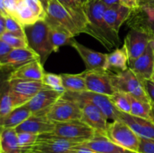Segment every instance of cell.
I'll use <instances>...</instances> for the list:
<instances>
[{"label": "cell", "mask_w": 154, "mask_h": 153, "mask_svg": "<svg viewBox=\"0 0 154 153\" xmlns=\"http://www.w3.org/2000/svg\"><path fill=\"white\" fill-rule=\"evenodd\" d=\"M153 75H154V69H153Z\"/></svg>", "instance_id": "11a10c76"}, {"label": "cell", "mask_w": 154, "mask_h": 153, "mask_svg": "<svg viewBox=\"0 0 154 153\" xmlns=\"http://www.w3.org/2000/svg\"><path fill=\"white\" fill-rule=\"evenodd\" d=\"M147 27H148L149 30H150V32L154 37V21L150 22H147Z\"/></svg>", "instance_id": "bcb514c9"}, {"label": "cell", "mask_w": 154, "mask_h": 153, "mask_svg": "<svg viewBox=\"0 0 154 153\" xmlns=\"http://www.w3.org/2000/svg\"><path fill=\"white\" fill-rule=\"evenodd\" d=\"M7 88L14 100L16 107L29 101L40 90L45 88L42 80L26 79H8Z\"/></svg>", "instance_id": "5b68a950"}, {"label": "cell", "mask_w": 154, "mask_h": 153, "mask_svg": "<svg viewBox=\"0 0 154 153\" xmlns=\"http://www.w3.org/2000/svg\"><path fill=\"white\" fill-rule=\"evenodd\" d=\"M63 96L66 98L75 100L78 104L90 103L95 105L102 111L108 119L112 120V122L120 120V111H119L111 103L109 96L98 94L88 90L82 92L66 91L63 93Z\"/></svg>", "instance_id": "277c9868"}, {"label": "cell", "mask_w": 154, "mask_h": 153, "mask_svg": "<svg viewBox=\"0 0 154 153\" xmlns=\"http://www.w3.org/2000/svg\"><path fill=\"white\" fill-rule=\"evenodd\" d=\"M111 76L116 91L130 94L141 101L150 103L144 90L142 81L132 69L129 68L127 70L117 73L111 71Z\"/></svg>", "instance_id": "3957f363"}, {"label": "cell", "mask_w": 154, "mask_h": 153, "mask_svg": "<svg viewBox=\"0 0 154 153\" xmlns=\"http://www.w3.org/2000/svg\"><path fill=\"white\" fill-rule=\"evenodd\" d=\"M32 115L29 109L25 104L9 112L1 118V128H16Z\"/></svg>", "instance_id": "d4e9b609"}, {"label": "cell", "mask_w": 154, "mask_h": 153, "mask_svg": "<svg viewBox=\"0 0 154 153\" xmlns=\"http://www.w3.org/2000/svg\"><path fill=\"white\" fill-rule=\"evenodd\" d=\"M138 153H154V140L140 138Z\"/></svg>", "instance_id": "f35d334b"}, {"label": "cell", "mask_w": 154, "mask_h": 153, "mask_svg": "<svg viewBox=\"0 0 154 153\" xmlns=\"http://www.w3.org/2000/svg\"><path fill=\"white\" fill-rule=\"evenodd\" d=\"M100 1L105 4L107 8L120 4V0H100Z\"/></svg>", "instance_id": "f6af8a7d"}, {"label": "cell", "mask_w": 154, "mask_h": 153, "mask_svg": "<svg viewBox=\"0 0 154 153\" xmlns=\"http://www.w3.org/2000/svg\"><path fill=\"white\" fill-rule=\"evenodd\" d=\"M45 20L64 27L74 36L82 33L73 16L57 0H50Z\"/></svg>", "instance_id": "8fae6325"}, {"label": "cell", "mask_w": 154, "mask_h": 153, "mask_svg": "<svg viewBox=\"0 0 154 153\" xmlns=\"http://www.w3.org/2000/svg\"><path fill=\"white\" fill-rule=\"evenodd\" d=\"M63 83L66 91L82 92L87 90L85 72L81 74H61Z\"/></svg>", "instance_id": "83f0119b"}, {"label": "cell", "mask_w": 154, "mask_h": 153, "mask_svg": "<svg viewBox=\"0 0 154 153\" xmlns=\"http://www.w3.org/2000/svg\"><path fill=\"white\" fill-rule=\"evenodd\" d=\"M45 72L41 59H36L27 63L11 72L8 79H26L42 80Z\"/></svg>", "instance_id": "7402d4cb"}, {"label": "cell", "mask_w": 154, "mask_h": 153, "mask_svg": "<svg viewBox=\"0 0 154 153\" xmlns=\"http://www.w3.org/2000/svg\"><path fill=\"white\" fill-rule=\"evenodd\" d=\"M47 116L55 123L65 122L81 119L82 111L81 105L78 102L62 96L50 108L47 112Z\"/></svg>", "instance_id": "30bf717a"}, {"label": "cell", "mask_w": 154, "mask_h": 153, "mask_svg": "<svg viewBox=\"0 0 154 153\" xmlns=\"http://www.w3.org/2000/svg\"><path fill=\"white\" fill-rule=\"evenodd\" d=\"M41 1L42 2V3H43L44 6H45V9H46V10H47V8H48V4H49V2H50V0H41Z\"/></svg>", "instance_id": "7dc6e473"}, {"label": "cell", "mask_w": 154, "mask_h": 153, "mask_svg": "<svg viewBox=\"0 0 154 153\" xmlns=\"http://www.w3.org/2000/svg\"><path fill=\"white\" fill-rule=\"evenodd\" d=\"M29 46L40 57L42 64L54 52L51 41V28L45 20H39L32 25L24 26Z\"/></svg>", "instance_id": "7a4b0ae2"}, {"label": "cell", "mask_w": 154, "mask_h": 153, "mask_svg": "<svg viewBox=\"0 0 154 153\" xmlns=\"http://www.w3.org/2000/svg\"><path fill=\"white\" fill-rule=\"evenodd\" d=\"M6 32V16L0 14V34Z\"/></svg>", "instance_id": "ee69618b"}, {"label": "cell", "mask_w": 154, "mask_h": 153, "mask_svg": "<svg viewBox=\"0 0 154 153\" xmlns=\"http://www.w3.org/2000/svg\"><path fill=\"white\" fill-rule=\"evenodd\" d=\"M142 83L150 103L154 104V80L152 79L144 80Z\"/></svg>", "instance_id": "ab89813d"}, {"label": "cell", "mask_w": 154, "mask_h": 153, "mask_svg": "<svg viewBox=\"0 0 154 153\" xmlns=\"http://www.w3.org/2000/svg\"><path fill=\"white\" fill-rule=\"evenodd\" d=\"M106 136L123 148L138 153L140 137L121 120L113 121L108 124Z\"/></svg>", "instance_id": "8992f818"}, {"label": "cell", "mask_w": 154, "mask_h": 153, "mask_svg": "<svg viewBox=\"0 0 154 153\" xmlns=\"http://www.w3.org/2000/svg\"><path fill=\"white\" fill-rule=\"evenodd\" d=\"M68 153H98V152H96L93 151L92 149H90V148L84 146H82V143H81V145L74 147V148H72V149L69 150Z\"/></svg>", "instance_id": "7bdbcfd3"}, {"label": "cell", "mask_w": 154, "mask_h": 153, "mask_svg": "<svg viewBox=\"0 0 154 153\" xmlns=\"http://www.w3.org/2000/svg\"><path fill=\"white\" fill-rule=\"evenodd\" d=\"M131 13V9L119 4L107 8L104 17L108 26L114 32L119 34L120 27L129 19Z\"/></svg>", "instance_id": "44dd1931"}, {"label": "cell", "mask_w": 154, "mask_h": 153, "mask_svg": "<svg viewBox=\"0 0 154 153\" xmlns=\"http://www.w3.org/2000/svg\"><path fill=\"white\" fill-rule=\"evenodd\" d=\"M154 39L150 30L146 28H131L124 39V45L129 55V64L135 61L148 46Z\"/></svg>", "instance_id": "9c48e42d"}, {"label": "cell", "mask_w": 154, "mask_h": 153, "mask_svg": "<svg viewBox=\"0 0 154 153\" xmlns=\"http://www.w3.org/2000/svg\"><path fill=\"white\" fill-rule=\"evenodd\" d=\"M144 5H154V0H148L147 2L144 4H143L142 6Z\"/></svg>", "instance_id": "681fc988"}, {"label": "cell", "mask_w": 154, "mask_h": 153, "mask_svg": "<svg viewBox=\"0 0 154 153\" xmlns=\"http://www.w3.org/2000/svg\"><path fill=\"white\" fill-rule=\"evenodd\" d=\"M151 120L154 122V104H151Z\"/></svg>", "instance_id": "c3c4849f"}, {"label": "cell", "mask_w": 154, "mask_h": 153, "mask_svg": "<svg viewBox=\"0 0 154 153\" xmlns=\"http://www.w3.org/2000/svg\"><path fill=\"white\" fill-rule=\"evenodd\" d=\"M46 22H48L51 28L50 32L51 41L54 52H58L59 49L63 45L71 44V42L75 36L69 30L54 22H48V21Z\"/></svg>", "instance_id": "cb8c5ba5"}, {"label": "cell", "mask_w": 154, "mask_h": 153, "mask_svg": "<svg viewBox=\"0 0 154 153\" xmlns=\"http://www.w3.org/2000/svg\"><path fill=\"white\" fill-rule=\"evenodd\" d=\"M120 4L132 10H136L141 8L139 0H120Z\"/></svg>", "instance_id": "60d3db41"}, {"label": "cell", "mask_w": 154, "mask_h": 153, "mask_svg": "<svg viewBox=\"0 0 154 153\" xmlns=\"http://www.w3.org/2000/svg\"><path fill=\"white\" fill-rule=\"evenodd\" d=\"M1 153H28L30 148L20 146L15 128H1L0 135Z\"/></svg>", "instance_id": "603a6c76"}, {"label": "cell", "mask_w": 154, "mask_h": 153, "mask_svg": "<svg viewBox=\"0 0 154 153\" xmlns=\"http://www.w3.org/2000/svg\"><path fill=\"white\" fill-rule=\"evenodd\" d=\"M152 80H154V75H153V76H152V78H151Z\"/></svg>", "instance_id": "db71d44e"}, {"label": "cell", "mask_w": 154, "mask_h": 153, "mask_svg": "<svg viewBox=\"0 0 154 153\" xmlns=\"http://www.w3.org/2000/svg\"><path fill=\"white\" fill-rule=\"evenodd\" d=\"M131 104V115L151 119V104L141 101L129 94Z\"/></svg>", "instance_id": "f546056e"}, {"label": "cell", "mask_w": 154, "mask_h": 153, "mask_svg": "<svg viewBox=\"0 0 154 153\" xmlns=\"http://www.w3.org/2000/svg\"><path fill=\"white\" fill-rule=\"evenodd\" d=\"M108 70L123 71L129 68V55L126 46L123 45L121 48H117L113 52L107 55ZM116 72V73H117Z\"/></svg>", "instance_id": "4316f807"}, {"label": "cell", "mask_w": 154, "mask_h": 153, "mask_svg": "<svg viewBox=\"0 0 154 153\" xmlns=\"http://www.w3.org/2000/svg\"><path fill=\"white\" fill-rule=\"evenodd\" d=\"M11 17L17 20L23 26L32 25L40 20L39 18L35 14L34 12L31 10V8L27 5L25 0H23L17 6Z\"/></svg>", "instance_id": "f1b7e54d"}, {"label": "cell", "mask_w": 154, "mask_h": 153, "mask_svg": "<svg viewBox=\"0 0 154 153\" xmlns=\"http://www.w3.org/2000/svg\"><path fill=\"white\" fill-rule=\"evenodd\" d=\"M87 2H88V0H81V2H82V4H84V5Z\"/></svg>", "instance_id": "816d5d0a"}, {"label": "cell", "mask_w": 154, "mask_h": 153, "mask_svg": "<svg viewBox=\"0 0 154 153\" xmlns=\"http://www.w3.org/2000/svg\"><path fill=\"white\" fill-rule=\"evenodd\" d=\"M82 146L98 153H136L123 148L111 141L105 135L96 131L91 140L83 142Z\"/></svg>", "instance_id": "ffe728a7"}, {"label": "cell", "mask_w": 154, "mask_h": 153, "mask_svg": "<svg viewBox=\"0 0 154 153\" xmlns=\"http://www.w3.org/2000/svg\"><path fill=\"white\" fill-rule=\"evenodd\" d=\"M23 0H0V8L1 14L5 16L13 15L17 6Z\"/></svg>", "instance_id": "74e56055"}, {"label": "cell", "mask_w": 154, "mask_h": 153, "mask_svg": "<svg viewBox=\"0 0 154 153\" xmlns=\"http://www.w3.org/2000/svg\"><path fill=\"white\" fill-rule=\"evenodd\" d=\"M25 2L40 20H45L47 16V10L41 0H25Z\"/></svg>", "instance_id": "8d00e7d4"}, {"label": "cell", "mask_w": 154, "mask_h": 153, "mask_svg": "<svg viewBox=\"0 0 154 153\" xmlns=\"http://www.w3.org/2000/svg\"><path fill=\"white\" fill-rule=\"evenodd\" d=\"M120 119L127 124L140 138L154 140V122L151 119L135 116L121 111Z\"/></svg>", "instance_id": "d6986e66"}, {"label": "cell", "mask_w": 154, "mask_h": 153, "mask_svg": "<svg viewBox=\"0 0 154 153\" xmlns=\"http://www.w3.org/2000/svg\"><path fill=\"white\" fill-rule=\"evenodd\" d=\"M71 46L78 52L84 61L86 70H108L107 55L85 46L81 43L72 39Z\"/></svg>", "instance_id": "4fadbf2b"}, {"label": "cell", "mask_w": 154, "mask_h": 153, "mask_svg": "<svg viewBox=\"0 0 154 153\" xmlns=\"http://www.w3.org/2000/svg\"><path fill=\"white\" fill-rule=\"evenodd\" d=\"M13 50L14 48L6 42L0 40V59L8 55Z\"/></svg>", "instance_id": "b9f144b4"}, {"label": "cell", "mask_w": 154, "mask_h": 153, "mask_svg": "<svg viewBox=\"0 0 154 153\" xmlns=\"http://www.w3.org/2000/svg\"><path fill=\"white\" fill-rule=\"evenodd\" d=\"M87 18L84 33L96 39L108 50L120 44L119 34L114 32L105 22L104 14L107 7L100 0H90L84 5Z\"/></svg>", "instance_id": "6da1fadb"}, {"label": "cell", "mask_w": 154, "mask_h": 153, "mask_svg": "<svg viewBox=\"0 0 154 153\" xmlns=\"http://www.w3.org/2000/svg\"><path fill=\"white\" fill-rule=\"evenodd\" d=\"M36 59H40V57L31 48H18L14 49L8 55L1 58L0 65L2 69L12 72L18 68Z\"/></svg>", "instance_id": "e0dca14e"}, {"label": "cell", "mask_w": 154, "mask_h": 153, "mask_svg": "<svg viewBox=\"0 0 154 153\" xmlns=\"http://www.w3.org/2000/svg\"><path fill=\"white\" fill-rule=\"evenodd\" d=\"M28 153H38V152H28Z\"/></svg>", "instance_id": "f5cc1de1"}, {"label": "cell", "mask_w": 154, "mask_h": 153, "mask_svg": "<svg viewBox=\"0 0 154 153\" xmlns=\"http://www.w3.org/2000/svg\"><path fill=\"white\" fill-rule=\"evenodd\" d=\"M0 40L6 42L14 49L18 48H29L26 38H23L20 36L15 35L12 33L5 32L3 34H0Z\"/></svg>", "instance_id": "d6a6232c"}, {"label": "cell", "mask_w": 154, "mask_h": 153, "mask_svg": "<svg viewBox=\"0 0 154 153\" xmlns=\"http://www.w3.org/2000/svg\"><path fill=\"white\" fill-rule=\"evenodd\" d=\"M81 144V142L60 137L52 133L43 134L39 135L31 151L38 153H68Z\"/></svg>", "instance_id": "ba28073f"}, {"label": "cell", "mask_w": 154, "mask_h": 153, "mask_svg": "<svg viewBox=\"0 0 154 153\" xmlns=\"http://www.w3.org/2000/svg\"><path fill=\"white\" fill-rule=\"evenodd\" d=\"M15 108L17 107L14 100L7 88L2 94L1 105H0V118L5 116Z\"/></svg>", "instance_id": "836d02e7"}, {"label": "cell", "mask_w": 154, "mask_h": 153, "mask_svg": "<svg viewBox=\"0 0 154 153\" xmlns=\"http://www.w3.org/2000/svg\"><path fill=\"white\" fill-rule=\"evenodd\" d=\"M139 1H140V4H141V6H142L143 4H145L148 0H139Z\"/></svg>", "instance_id": "f907efd6"}, {"label": "cell", "mask_w": 154, "mask_h": 153, "mask_svg": "<svg viewBox=\"0 0 154 153\" xmlns=\"http://www.w3.org/2000/svg\"><path fill=\"white\" fill-rule=\"evenodd\" d=\"M82 116L81 120L94 129L96 132L106 136L108 118L99 108L90 103H81Z\"/></svg>", "instance_id": "9a60e30c"}, {"label": "cell", "mask_w": 154, "mask_h": 153, "mask_svg": "<svg viewBox=\"0 0 154 153\" xmlns=\"http://www.w3.org/2000/svg\"><path fill=\"white\" fill-rule=\"evenodd\" d=\"M42 82L44 85L52 89L60 92L61 93H64L66 91L63 83L60 74H56L53 73H45L42 79Z\"/></svg>", "instance_id": "1f68e13d"}, {"label": "cell", "mask_w": 154, "mask_h": 153, "mask_svg": "<svg viewBox=\"0 0 154 153\" xmlns=\"http://www.w3.org/2000/svg\"><path fill=\"white\" fill-rule=\"evenodd\" d=\"M56 123L51 121L47 116L46 112L32 114L25 122L15 128L17 133L29 132L40 135L52 133L55 128Z\"/></svg>", "instance_id": "5bb4252c"}, {"label": "cell", "mask_w": 154, "mask_h": 153, "mask_svg": "<svg viewBox=\"0 0 154 153\" xmlns=\"http://www.w3.org/2000/svg\"><path fill=\"white\" fill-rule=\"evenodd\" d=\"M69 13L78 23L82 33L87 26V18L81 0H57Z\"/></svg>", "instance_id": "484cf974"}, {"label": "cell", "mask_w": 154, "mask_h": 153, "mask_svg": "<svg viewBox=\"0 0 154 153\" xmlns=\"http://www.w3.org/2000/svg\"><path fill=\"white\" fill-rule=\"evenodd\" d=\"M109 98L111 103L119 111L130 113L131 104L129 94L120 92H116L113 95L109 96Z\"/></svg>", "instance_id": "4dcf8cb0"}, {"label": "cell", "mask_w": 154, "mask_h": 153, "mask_svg": "<svg viewBox=\"0 0 154 153\" xmlns=\"http://www.w3.org/2000/svg\"><path fill=\"white\" fill-rule=\"evenodd\" d=\"M87 90L98 94L111 96L116 92L110 70H85Z\"/></svg>", "instance_id": "7c38bea8"}, {"label": "cell", "mask_w": 154, "mask_h": 153, "mask_svg": "<svg viewBox=\"0 0 154 153\" xmlns=\"http://www.w3.org/2000/svg\"><path fill=\"white\" fill-rule=\"evenodd\" d=\"M129 68L141 81L151 79L154 69V39L149 44L144 53L129 64Z\"/></svg>", "instance_id": "ac0fdd59"}, {"label": "cell", "mask_w": 154, "mask_h": 153, "mask_svg": "<svg viewBox=\"0 0 154 153\" xmlns=\"http://www.w3.org/2000/svg\"><path fill=\"white\" fill-rule=\"evenodd\" d=\"M52 134L60 137L83 143L91 140L94 136L96 130L81 119H75L56 123Z\"/></svg>", "instance_id": "52a82bcc"}, {"label": "cell", "mask_w": 154, "mask_h": 153, "mask_svg": "<svg viewBox=\"0 0 154 153\" xmlns=\"http://www.w3.org/2000/svg\"><path fill=\"white\" fill-rule=\"evenodd\" d=\"M39 135L29 132H20L17 133L18 142L20 146L23 148H30L32 150L33 146L37 141Z\"/></svg>", "instance_id": "d590c367"}, {"label": "cell", "mask_w": 154, "mask_h": 153, "mask_svg": "<svg viewBox=\"0 0 154 153\" xmlns=\"http://www.w3.org/2000/svg\"><path fill=\"white\" fill-rule=\"evenodd\" d=\"M6 32L26 38L24 26L11 16H6Z\"/></svg>", "instance_id": "e575fe53"}, {"label": "cell", "mask_w": 154, "mask_h": 153, "mask_svg": "<svg viewBox=\"0 0 154 153\" xmlns=\"http://www.w3.org/2000/svg\"><path fill=\"white\" fill-rule=\"evenodd\" d=\"M63 93L45 86L38 92L31 100L26 104V106L32 114L46 112L63 96Z\"/></svg>", "instance_id": "2e32d148"}]
</instances>
